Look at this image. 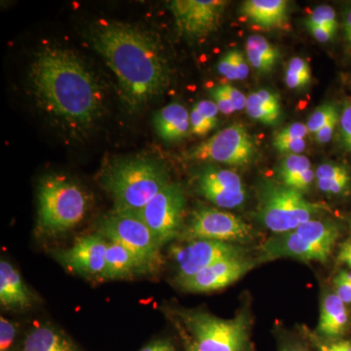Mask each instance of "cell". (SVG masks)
<instances>
[{"instance_id": "cell-1", "label": "cell", "mask_w": 351, "mask_h": 351, "mask_svg": "<svg viewBox=\"0 0 351 351\" xmlns=\"http://www.w3.org/2000/svg\"><path fill=\"white\" fill-rule=\"evenodd\" d=\"M29 87L38 108L73 133L91 128L103 112L100 83L82 58L66 48L39 51L29 69Z\"/></svg>"}, {"instance_id": "cell-2", "label": "cell", "mask_w": 351, "mask_h": 351, "mask_svg": "<svg viewBox=\"0 0 351 351\" xmlns=\"http://www.w3.org/2000/svg\"><path fill=\"white\" fill-rule=\"evenodd\" d=\"M119 82L120 96L130 110H138L167 86L169 71L160 48L149 34L134 25L107 22L90 36Z\"/></svg>"}, {"instance_id": "cell-3", "label": "cell", "mask_w": 351, "mask_h": 351, "mask_svg": "<svg viewBox=\"0 0 351 351\" xmlns=\"http://www.w3.org/2000/svg\"><path fill=\"white\" fill-rule=\"evenodd\" d=\"M169 184L165 168L147 157L114 161L103 175L104 186L119 212L138 213Z\"/></svg>"}, {"instance_id": "cell-4", "label": "cell", "mask_w": 351, "mask_h": 351, "mask_svg": "<svg viewBox=\"0 0 351 351\" xmlns=\"http://www.w3.org/2000/svg\"><path fill=\"white\" fill-rule=\"evenodd\" d=\"M89 198L82 186L63 176L43 178L38 186V226L47 234L68 232L87 213Z\"/></svg>"}, {"instance_id": "cell-5", "label": "cell", "mask_w": 351, "mask_h": 351, "mask_svg": "<svg viewBox=\"0 0 351 351\" xmlns=\"http://www.w3.org/2000/svg\"><path fill=\"white\" fill-rule=\"evenodd\" d=\"M325 209V205L307 201L297 189L269 180L261 184L257 217L276 234L292 232Z\"/></svg>"}, {"instance_id": "cell-6", "label": "cell", "mask_w": 351, "mask_h": 351, "mask_svg": "<svg viewBox=\"0 0 351 351\" xmlns=\"http://www.w3.org/2000/svg\"><path fill=\"white\" fill-rule=\"evenodd\" d=\"M182 318L195 337L201 351H249L247 316L221 319L203 311L182 313Z\"/></svg>"}, {"instance_id": "cell-7", "label": "cell", "mask_w": 351, "mask_h": 351, "mask_svg": "<svg viewBox=\"0 0 351 351\" xmlns=\"http://www.w3.org/2000/svg\"><path fill=\"white\" fill-rule=\"evenodd\" d=\"M99 232L108 241L128 249L145 272L152 271L160 265V244L137 214L113 211L101 221Z\"/></svg>"}, {"instance_id": "cell-8", "label": "cell", "mask_w": 351, "mask_h": 351, "mask_svg": "<svg viewBox=\"0 0 351 351\" xmlns=\"http://www.w3.org/2000/svg\"><path fill=\"white\" fill-rule=\"evenodd\" d=\"M179 239L186 242L214 240L241 245L253 241L255 232L246 221L232 213L201 206L193 212Z\"/></svg>"}, {"instance_id": "cell-9", "label": "cell", "mask_w": 351, "mask_h": 351, "mask_svg": "<svg viewBox=\"0 0 351 351\" xmlns=\"http://www.w3.org/2000/svg\"><path fill=\"white\" fill-rule=\"evenodd\" d=\"M184 210L186 197L181 186L169 184L136 214L162 246L179 237Z\"/></svg>"}, {"instance_id": "cell-10", "label": "cell", "mask_w": 351, "mask_h": 351, "mask_svg": "<svg viewBox=\"0 0 351 351\" xmlns=\"http://www.w3.org/2000/svg\"><path fill=\"white\" fill-rule=\"evenodd\" d=\"M255 144L242 124H233L195 147L189 156L232 166L247 165L255 156Z\"/></svg>"}, {"instance_id": "cell-11", "label": "cell", "mask_w": 351, "mask_h": 351, "mask_svg": "<svg viewBox=\"0 0 351 351\" xmlns=\"http://www.w3.org/2000/svg\"><path fill=\"white\" fill-rule=\"evenodd\" d=\"M170 254L177 267V282L221 261L246 257L241 245L214 240H193L174 245Z\"/></svg>"}, {"instance_id": "cell-12", "label": "cell", "mask_w": 351, "mask_h": 351, "mask_svg": "<svg viewBox=\"0 0 351 351\" xmlns=\"http://www.w3.org/2000/svg\"><path fill=\"white\" fill-rule=\"evenodd\" d=\"M228 3L225 0H174L169 7L180 31L199 38L219 27Z\"/></svg>"}, {"instance_id": "cell-13", "label": "cell", "mask_w": 351, "mask_h": 351, "mask_svg": "<svg viewBox=\"0 0 351 351\" xmlns=\"http://www.w3.org/2000/svg\"><path fill=\"white\" fill-rule=\"evenodd\" d=\"M332 249L314 243L295 230L270 237L258 248V263L281 258H292L302 262L326 263Z\"/></svg>"}, {"instance_id": "cell-14", "label": "cell", "mask_w": 351, "mask_h": 351, "mask_svg": "<svg viewBox=\"0 0 351 351\" xmlns=\"http://www.w3.org/2000/svg\"><path fill=\"white\" fill-rule=\"evenodd\" d=\"M256 263L257 261L247 257L221 261L178 284L186 292H213L237 282L255 267Z\"/></svg>"}, {"instance_id": "cell-15", "label": "cell", "mask_w": 351, "mask_h": 351, "mask_svg": "<svg viewBox=\"0 0 351 351\" xmlns=\"http://www.w3.org/2000/svg\"><path fill=\"white\" fill-rule=\"evenodd\" d=\"M108 242L100 232L82 237L57 257L66 267L82 276L101 277L105 269Z\"/></svg>"}, {"instance_id": "cell-16", "label": "cell", "mask_w": 351, "mask_h": 351, "mask_svg": "<svg viewBox=\"0 0 351 351\" xmlns=\"http://www.w3.org/2000/svg\"><path fill=\"white\" fill-rule=\"evenodd\" d=\"M287 12L288 2L285 0H248L241 7L245 17L263 29L285 25Z\"/></svg>"}, {"instance_id": "cell-17", "label": "cell", "mask_w": 351, "mask_h": 351, "mask_svg": "<svg viewBox=\"0 0 351 351\" xmlns=\"http://www.w3.org/2000/svg\"><path fill=\"white\" fill-rule=\"evenodd\" d=\"M0 302L10 308H27L32 304V295L19 272L6 261L0 263Z\"/></svg>"}, {"instance_id": "cell-18", "label": "cell", "mask_w": 351, "mask_h": 351, "mask_svg": "<svg viewBox=\"0 0 351 351\" xmlns=\"http://www.w3.org/2000/svg\"><path fill=\"white\" fill-rule=\"evenodd\" d=\"M348 309L336 293L325 295L321 302L317 332L328 339L338 338L345 334L348 326Z\"/></svg>"}, {"instance_id": "cell-19", "label": "cell", "mask_w": 351, "mask_h": 351, "mask_svg": "<svg viewBox=\"0 0 351 351\" xmlns=\"http://www.w3.org/2000/svg\"><path fill=\"white\" fill-rule=\"evenodd\" d=\"M154 126L159 137L166 142H174L186 137L189 133L191 113L180 104H170L156 113Z\"/></svg>"}, {"instance_id": "cell-20", "label": "cell", "mask_w": 351, "mask_h": 351, "mask_svg": "<svg viewBox=\"0 0 351 351\" xmlns=\"http://www.w3.org/2000/svg\"><path fill=\"white\" fill-rule=\"evenodd\" d=\"M281 184L288 188L304 193L308 191L315 179V172L306 156L302 154H288L278 168Z\"/></svg>"}, {"instance_id": "cell-21", "label": "cell", "mask_w": 351, "mask_h": 351, "mask_svg": "<svg viewBox=\"0 0 351 351\" xmlns=\"http://www.w3.org/2000/svg\"><path fill=\"white\" fill-rule=\"evenodd\" d=\"M138 272L145 270L135 256L122 245L108 241L105 269L100 278L123 279Z\"/></svg>"}, {"instance_id": "cell-22", "label": "cell", "mask_w": 351, "mask_h": 351, "mask_svg": "<svg viewBox=\"0 0 351 351\" xmlns=\"http://www.w3.org/2000/svg\"><path fill=\"white\" fill-rule=\"evenodd\" d=\"M247 113L251 119L274 125L281 115L278 96L269 90L261 89L247 97Z\"/></svg>"}, {"instance_id": "cell-23", "label": "cell", "mask_w": 351, "mask_h": 351, "mask_svg": "<svg viewBox=\"0 0 351 351\" xmlns=\"http://www.w3.org/2000/svg\"><path fill=\"white\" fill-rule=\"evenodd\" d=\"M23 351H78L71 339L56 329L39 326L25 339Z\"/></svg>"}, {"instance_id": "cell-24", "label": "cell", "mask_w": 351, "mask_h": 351, "mask_svg": "<svg viewBox=\"0 0 351 351\" xmlns=\"http://www.w3.org/2000/svg\"><path fill=\"white\" fill-rule=\"evenodd\" d=\"M246 53L252 68L269 73L279 60V51L263 36L254 34L247 39Z\"/></svg>"}, {"instance_id": "cell-25", "label": "cell", "mask_w": 351, "mask_h": 351, "mask_svg": "<svg viewBox=\"0 0 351 351\" xmlns=\"http://www.w3.org/2000/svg\"><path fill=\"white\" fill-rule=\"evenodd\" d=\"M197 186H210V188L234 191V193H246L243 182L237 173L232 170L221 168H204L198 176Z\"/></svg>"}, {"instance_id": "cell-26", "label": "cell", "mask_w": 351, "mask_h": 351, "mask_svg": "<svg viewBox=\"0 0 351 351\" xmlns=\"http://www.w3.org/2000/svg\"><path fill=\"white\" fill-rule=\"evenodd\" d=\"M294 230L302 237L330 249L334 248L339 235L338 226L334 223L316 219L302 223Z\"/></svg>"}, {"instance_id": "cell-27", "label": "cell", "mask_w": 351, "mask_h": 351, "mask_svg": "<svg viewBox=\"0 0 351 351\" xmlns=\"http://www.w3.org/2000/svg\"><path fill=\"white\" fill-rule=\"evenodd\" d=\"M219 112L214 101H197L191 112V132L200 137L207 135L218 124Z\"/></svg>"}, {"instance_id": "cell-28", "label": "cell", "mask_w": 351, "mask_h": 351, "mask_svg": "<svg viewBox=\"0 0 351 351\" xmlns=\"http://www.w3.org/2000/svg\"><path fill=\"white\" fill-rule=\"evenodd\" d=\"M219 75L228 80H243L249 75V64L243 53L230 50L219 59L217 64Z\"/></svg>"}, {"instance_id": "cell-29", "label": "cell", "mask_w": 351, "mask_h": 351, "mask_svg": "<svg viewBox=\"0 0 351 351\" xmlns=\"http://www.w3.org/2000/svg\"><path fill=\"white\" fill-rule=\"evenodd\" d=\"M311 69L306 60L294 57L285 71V82L291 89H304L311 83Z\"/></svg>"}, {"instance_id": "cell-30", "label": "cell", "mask_w": 351, "mask_h": 351, "mask_svg": "<svg viewBox=\"0 0 351 351\" xmlns=\"http://www.w3.org/2000/svg\"><path fill=\"white\" fill-rule=\"evenodd\" d=\"M336 114H338V110H337L336 106L332 105V104L326 103L320 106V107L314 110V112L311 113V117L307 120V130L311 134L317 133Z\"/></svg>"}, {"instance_id": "cell-31", "label": "cell", "mask_w": 351, "mask_h": 351, "mask_svg": "<svg viewBox=\"0 0 351 351\" xmlns=\"http://www.w3.org/2000/svg\"><path fill=\"white\" fill-rule=\"evenodd\" d=\"M306 25H329L338 29L336 12L331 6L321 5L314 9L313 13L307 18Z\"/></svg>"}, {"instance_id": "cell-32", "label": "cell", "mask_w": 351, "mask_h": 351, "mask_svg": "<svg viewBox=\"0 0 351 351\" xmlns=\"http://www.w3.org/2000/svg\"><path fill=\"white\" fill-rule=\"evenodd\" d=\"M317 188L326 195H341L348 191L350 186V175L341 176L331 180L316 181Z\"/></svg>"}, {"instance_id": "cell-33", "label": "cell", "mask_w": 351, "mask_h": 351, "mask_svg": "<svg viewBox=\"0 0 351 351\" xmlns=\"http://www.w3.org/2000/svg\"><path fill=\"white\" fill-rule=\"evenodd\" d=\"M210 95H211L212 98H213L214 103L216 104L217 107H218L219 112L230 115L237 112L234 107H233L230 97H228V93H226L225 88H223V85H219V86L212 88V89L210 90Z\"/></svg>"}, {"instance_id": "cell-34", "label": "cell", "mask_w": 351, "mask_h": 351, "mask_svg": "<svg viewBox=\"0 0 351 351\" xmlns=\"http://www.w3.org/2000/svg\"><path fill=\"white\" fill-rule=\"evenodd\" d=\"M341 141L348 151L351 152V103H346L339 117Z\"/></svg>"}, {"instance_id": "cell-35", "label": "cell", "mask_w": 351, "mask_h": 351, "mask_svg": "<svg viewBox=\"0 0 351 351\" xmlns=\"http://www.w3.org/2000/svg\"><path fill=\"white\" fill-rule=\"evenodd\" d=\"M350 174L345 166L337 163H323L315 170V180H331Z\"/></svg>"}, {"instance_id": "cell-36", "label": "cell", "mask_w": 351, "mask_h": 351, "mask_svg": "<svg viewBox=\"0 0 351 351\" xmlns=\"http://www.w3.org/2000/svg\"><path fill=\"white\" fill-rule=\"evenodd\" d=\"M308 130L306 124L301 122L290 124V125L282 129L274 138L276 142L280 141L297 140V138H306Z\"/></svg>"}, {"instance_id": "cell-37", "label": "cell", "mask_w": 351, "mask_h": 351, "mask_svg": "<svg viewBox=\"0 0 351 351\" xmlns=\"http://www.w3.org/2000/svg\"><path fill=\"white\" fill-rule=\"evenodd\" d=\"M16 337V328L12 322L0 318V351L10 350Z\"/></svg>"}, {"instance_id": "cell-38", "label": "cell", "mask_w": 351, "mask_h": 351, "mask_svg": "<svg viewBox=\"0 0 351 351\" xmlns=\"http://www.w3.org/2000/svg\"><path fill=\"white\" fill-rule=\"evenodd\" d=\"M274 145L281 154H300L306 149V143L304 138H297V140L274 141Z\"/></svg>"}, {"instance_id": "cell-39", "label": "cell", "mask_w": 351, "mask_h": 351, "mask_svg": "<svg viewBox=\"0 0 351 351\" xmlns=\"http://www.w3.org/2000/svg\"><path fill=\"white\" fill-rule=\"evenodd\" d=\"M306 27L314 36V38L322 43H326L331 40L337 31V29L329 27V25H306Z\"/></svg>"}, {"instance_id": "cell-40", "label": "cell", "mask_w": 351, "mask_h": 351, "mask_svg": "<svg viewBox=\"0 0 351 351\" xmlns=\"http://www.w3.org/2000/svg\"><path fill=\"white\" fill-rule=\"evenodd\" d=\"M339 120V117L338 113V114L335 115V117H332V119L329 120L326 125L321 128L320 130L315 134V140L318 144H327V143L331 141L332 134H334Z\"/></svg>"}, {"instance_id": "cell-41", "label": "cell", "mask_w": 351, "mask_h": 351, "mask_svg": "<svg viewBox=\"0 0 351 351\" xmlns=\"http://www.w3.org/2000/svg\"><path fill=\"white\" fill-rule=\"evenodd\" d=\"M223 88H225L226 93H228V97H230L233 107H234L237 112L246 108L247 97L245 96V95L242 93L241 91H239L237 88L233 87L232 85L228 84L223 85Z\"/></svg>"}, {"instance_id": "cell-42", "label": "cell", "mask_w": 351, "mask_h": 351, "mask_svg": "<svg viewBox=\"0 0 351 351\" xmlns=\"http://www.w3.org/2000/svg\"><path fill=\"white\" fill-rule=\"evenodd\" d=\"M334 285L336 289V294L339 295V299L346 304H351V284L339 280L335 277Z\"/></svg>"}, {"instance_id": "cell-43", "label": "cell", "mask_w": 351, "mask_h": 351, "mask_svg": "<svg viewBox=\"0 0 351 351\" xmlns=\"http://www.w3.org/2000/svg\"><path fill=\"white\" fill-rule=\"evenodd\" d=\"M318 351H351V341H339L332 343H319L316 341Z\"/></svg>"}, {"instance_id": "cell-44", "label": "cell", "mask_w": 351, "mask_h": 351, "mask_svg": "<svg viewBox=\"0 0 351 351\" xmlns=\"http://www.w3.org/2000/svg\"><path fill=\"white\" fill-rule=\"evenodd\" d=\"M338 262L348 265L351 269V240L343 242L339 247Z\"/></svg>"}, {"instance_id": "cell-45", "label": "cell", "mask_w": 351, "mask_h": 351, "mask_svg": "<svg viewBox=\"0 0 351 351\" xmlns=\"http://www.w3.org/2000/svg\"><path fill=\"white\" fill-rule=\"evenodd\" d=\"M172 346V343H171L170 341H167V339H160V341H152V343L145 346V348L140 351H165Z\"/></svg>"}, {"instance_id": "cell-46", "label": "cell", "mask_w": 351, "mask_h": 351, "mask_svg": "<svg viewBox=\"0 0 351 351\" xmlns=\"http://www.w3.org/2000/svg\"><path fill=\"white\" fill-rule=\"evenodd\" d=\"M336 277L339 280L351 284V271H341Z\"/></svg>"}, {"instance_id": "cell-47", "label": "cell", "mask_w": 351, "mask_h": 351, "mask_svg": "<svg viewBox=\"0 0 351 351\" xmlns=\"http://www.w3.org/2000/svg\"><path fill=\"white\" fill-rule=\"evenodd\" d=\"M186 351H201L199 350V348H198V346H196V343H195V341H193V343H191V345H189L188 346V350Z\"/></svg>"}, {"instance_id": "cell-48", "label": "cell", "mask_w": 351, "mask_h": 351, "mask_svg": "<svg viewBox=\"0 0 351 351\" xmlns=\"http://www.w3.org/2000/svg\"><path fill=\"white\" fill-rule=\"evenodd\" d=\"M284 351H306V350H302V348H288V350H285Z\"/></svg>"}, {"instance_id": "cell-49", "label": "cell", "mask_w": 351, "mask_h": 351, "mask_svg": "<svg viewBox=\"0 0 351 351\" xmlns=\"http://www.w3.org/2000/svg\"><path fill=\"white\" fill-rule=\"evenodd\" d=\"M165 351H175L174 346H170L169 348H168L167 350Z\"/></svg>"}, {"instance_id": "cell-50", "label": "cell", "mask_w": 351, "mask_h": 351, "mask_svg": "<svg viewBox=\"0 0 351 351\" xmlns=\"http://www.w3.org/2000/svg\"><path fill=\"white\" fill-rule=\"evenodd\" d=\"M350 232H351V218L350 219Z\"/></svg>"}, {"instance_id": "cell-51", "label": "cell", "mask_w": 351, "mask_h": 351, "mask_svg": "<svg viewBox=\"0 0 351 351\" xmlns=\"http://www.w3.org/2000/svg\"><path fill=\"white\" fill-rule=\"evenodd\" d=\"M350 51H351V45L350 46Z\"/></svg>"}]
</instances>
